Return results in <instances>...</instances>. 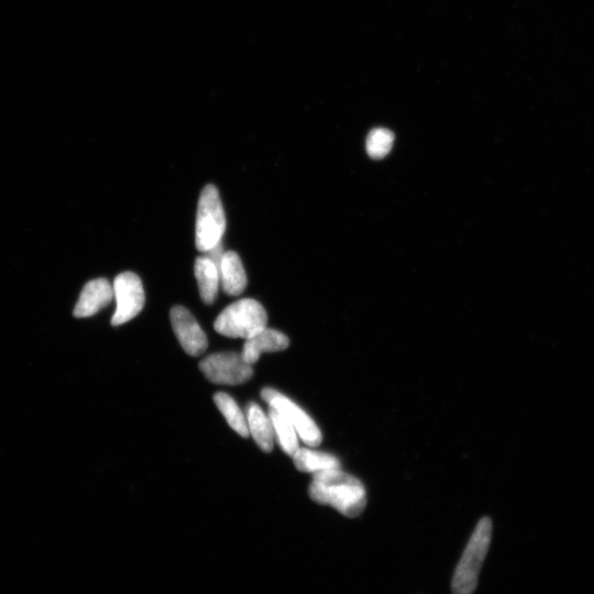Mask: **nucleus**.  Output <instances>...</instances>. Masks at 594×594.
I'll use <instances>...</instances> for the list:
<instances>
[{
	"instance_id": "7",
	"label": "nucleus",
	"mask_w": 594,
	"mask_h": 594,
	"mask_svg": "<svg viewBox=\"0 0 594 594\" xmlns=\"http://www.w3.org/2000/svg\"><path fill=\"white\" fill-rule=\"evenodd\" d=\"M113 290L117 310L112 318V325L119 326L128 323L143 310L146 296L140 278L132 272L119 274Z\"/></svg>"
},
{
	"instance_id": "18",
	"label": "nucleus",
	"mask_w": 594,
	"mask_h": 594,
	"mask_svg": "<svg viewBox=\"0 0 594 594\" xmlns=\"http://www.w3.org/2000/svg\"><path fill=\"white\" fill-rule=\"evenodd\" d=\"M203 253H204V256L207 257L208 259H211L216 264L217 268L219 269L220 261H222L223 255L225 253L222 241H220L219 244H217L211 250H208Z\"/></svg>"
},
{
	"instance_id": "12",
	"label": "nucleus",
	"mask_w": 594,
	"mask_h": 594,
	"mask_svg": "<svg viewBox=\"0 0 594 594\" xmlns=\"http://www.w3.org/2000/svg\"><path fill=\"white\" fill-rule=\"evenodd\" d=\"M247 424L249 433L264 453H271L275 435L269 414L263 412L256 403H250L247 409Z\"/></svg>"
},
{
	"instance_id": "1",
	"label": "nucleus",
	"mask_w": 594,
	"mask_h": 594,
	"mask_svg": "<svg viewBox=\"0 0 594 594\" xmlns=\"http://www.w3.org/2000/svg\"><path fill=\"white\" fill-rule=\"evenodd\" d=\"M308 492L316 503L333 506L350 519L366 509L367 492L362 482L341 469L315 473Z\"/></svg>"
},
{
	"instance_id": "11",
	"label": "nucleus",
	"mask_w": 594,
	"mask_h": 594,
	"mask_svg": "<svg viewBox=\"0 0 594 594\" xmlns=\"http://www.w3.org/2000/svg\"><path fill=\"white\" fill-rule=\"evenodd\" d=\"M218 271L220 284L226 294L237 296L247 288V274L236 252L224 253Z\"/></svg>"
},
{
	"instance_id": "3",
	"label": "nucleus",
	"mask_w": 594,
	"mask_h": 594,
	"mask_svg": "<svg viewBox=\"0 0 594 594\" xmlns=\"http://www.w3.org/2000/svg\"><path fill=\"white\" fill-rule=\"evenodd\" d=\"M268 315L256 300L237 301L220 313L214 327L218 334L230 338L249 339L267 328Z\"/></svg>"
},
{
	"instance_id": "4",
	"label": "nucleus",
	"mask_w": 594,
	"mask_h": 594,
	"mask_svg": "<svg viewBox=\"0 0 594 594\" xmlns=\"http://www.w3.org/2000/svg\"><path fill=\"white\" fill-rule=\"evenodd\" d=\"M226 216L218 190L213 184L204 187L198 201L196 216L197 250L206 252L214 248L224 236Z\"/></svg>"
},
{
	"instance_id": "8",
	"label": "nucleus",
	"mask_w": 594,
	"mask_h": 594,
	"mask_svg": "<svg viewBox=\"0 0 594 594\" xmlns=\"http://www.w3.org/2000/svg\"><path fill=\"white\" fill-rule=\"evenodd\" d=\"M170 317L174 333L185 352L193 357L202 356L207 349L208 341L191 312L183 306H174Z\"/></svg>"
},
{
	"instance_id": "13",
	"label": "nucleus",
	"mask_w": 594,
	"mask_h": 594,
	"mask_svg": "<svg viewBox=\"0 0 594 594\" xmlns=\"http://www.w3.org/2000/svg\"><path fill=\"white\" fill-rule=\"evenodd\" d=\"M195 277L203 302L207 305L213 304L220 284L216 264L205 256L198 257L195 261Z\"/></svg>"
},
{
	"instance_id": "6",
	"label": "nucleus",
	"mask_w": 594,
	"mask_h": 594,
	"mask_svg": "<svg viewBox=\"0 0 594 594\" xmlns=\"http://www.w3.org/2000/svg\"><path fill=\"white\" fill-rule=\"evenodd\" d=\"M200 368L205 377L215 384L238 385L253 376L252 365L236 352L208 356L200 363Z\"/></svg>"
},
{
	"instance_id": "16",
	"label": "nucleus",
	"mask_w": 594,
	"mask_h": 594,
	"mask_svg": "<svg viewBox=\"0 0 594 594\" xmlns=\"http://www.w3.org/2000/svg\"><path fill=\"white\" fill-rule=\"evenodd\" d=\"M269 416L273 425L275 439L278 440L285 454L293 456L295 451L300 448L299 435H297L295 428L281 413L271 409V407Z\"/></svg>"
},
{
	"instance_id": "2",
	"label": "nucleus",
	"mask_w": 594,
	"mask_h": 594,
	"mask_svg": "<svg viewBox=\"0 0 594 594\" xmlns=\"http://www.w3.org/2000/svg\"><path fill=\"white\" fill-rule=\"evenodd\" d=\"M492 522L483 517L473 532L456 568L451 590L454 594H472L478 586L481 567L489 552Z\"/></svg>"
},
{
	"instance_id": "9",
	"label": "nucleus",
	"mask_w": 594,
	"mask_h": 594,
	"mask_svg": "<svg viewBox=\"0 0 594 594\" xmlns=\"http://www.w3.org/2000/svg\"><path fill=\"white\" fill-rule=\"evenodd\" d=\"M114 299L113 286L106 279L88 282L74 308L77 318L91 317L110 304Z\"/></svg>"
},
{
	"instance_id": "5",
	"label": "nucleus",
	"mask_w": 594,
	"mask_h": 594,
	"mask_svg": "<svg viewBox=\"0 0 594 594\" xmlns=\"http://www.w3.org/2000/svg\"><path fill=\"white\" fill-rule=\"evenodd\" d=\"M261 396L271 409L281 413L292 424L297 435L307 446L317 447L321 445L323 440L321 429L299 405L286 398L282 393L269 388L263 389Z\"/></svg>"
},
{
	"instance_id": "10",
	"label": "nucleus",
	"mask_w": 594,
	"mask_h": 594,
	"mask_svg": "<svg viewBox=\"0 0 594 594\" xmlns=\"http://www.w3.org/2000/svg\"><path fill=\"white\" fill-rule=\"evenodd\" d=\"M290 346V339L279 330L264 328L255 336L246 339L241 356L249 363L255 365L263 352H277Z\"/></svg>"
},
{
	"instance_id": "17",
	"label": "nucleus",
	"mask_w": 594,
	"mask_h": 594,
	"mask_svg": "<svg viewBox=\"0 0 594 594\" xmlns=\"http://www.w3.org/2000/svg\"><path fill=\"white\" fill-rule=\"evenodd\" d=\"M393 142L392 131L384 128L373 129L367 138V152L373 159H383L390 153Z\"/></svg>"
},
{
	"instance_id": "15",
	"label": "nucleus",
	"mask_w": 594,
	"mask_h": 594,
	"mask_svg": "<svg viewBox=\"0 0 594 594\" xmlns=\"http://www.w3.org/2000/svg\"><path fill=\"white\" fill-rule=\"evenodd\" d=\"M214 402L218 407V410L222 412L228 425L234 429V431L241 437H249V428L247 424V418L244 413L240 410V407L236 401L231 398L230 395L219 392L214 396Z\"/></svg>"
},
{
	"instance_id": "14",
	"label": "nucleus",
	"mask_w": 594,
	"mask_h": 594,
	"mask_svg": "<svg viewBox=\"0 0 594 594\" xmlns=\"http://www.w3.org/2000/svg\"><path fill=\"white\" fill-rule=\"evenodd\" d=\"M297 470L305 473H319L327 470L340 469L337 457L321 451L308 448H299L292 456Z\"/></svg>"
}]
</instances>
